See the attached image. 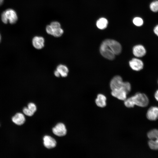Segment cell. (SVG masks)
Returning <instances> with one entry per match:
<instances>
[{"mask_svg": "<svg viewBox=\"0 0 158 158\" xmlns=\"http://www.w3.org/2000/svg\"><path fill=\"white\" fill-rule=\"evenodd\" d=\"M12 120L16 124L18 125L23 124L25 122V117L22 113H16L12 118Z\"/></svg>", "mask_w": 158, "mask_h": 158, "instance_id": "obj_15", "label": "cell"}, {"mask_svg": "<svg viewBox=\"0 0 158 158\" xmlns=\"http://www.w3.org/2000/svg\"><path fill=\"white\" fill-rule=\"evenodd\" d=\"M1 18L4 23L7 24L9 22L11 24H13L17 21L18 17L15 11L10 8L6 9L2 13Z\"/></svg>", "mask_w": 158, "mask_h": 158, "instance_id": "obj_4", "label": "cell"}, {"mask_svg": "<svg viewBox=\"0 0 158 158\" xmlns=\"http://www.w3.org/2000/svg\"><path fill=\"white\" fill-rule=\"evenodd\" d=\"M133 22L135 25L138 26L142 25L143 23L142 19L138 17L135 18L133 20Z\"/></svg>", "mask_w": 158, "mask_h": 158, "instance_id": "obj_20", "label": "cell"}, {"mask_svg": "<svg viewBox=\"0 0 158 158\" xmlns=\"http://www.w3.org/2000/svg\"><path fill=\"white\" fill-rule=\"evenodd\" d=\"M154 33L158 36V25H157L154 27Z\"/></svg>", "mask_w": 158, "mask_h": 158, "instance_id": "obj_23", "label": "cell"}, {"mask_svg": "<svg viewBox=\"0 0 158 158\" xmlns=\"http://www.w3.org/2000/svg\"><path fill=\"white\" fill-rule=\"evenodd\" d=\"M154 97L157 101H158V90L155 92Z\"/></svg>", "mask_w": 158, "mask_h": 158, "instance_id": "obj_25", "label": "cell"}, {"mask_svg": "<svg viewBox=\"0 0 158 158\" xmlns=\"http://www.w3.org/2000/svg\"><path fill=\"white\" fill-rule=\"evenodd\" d=\"M149 139L148 145L151 149L158 150V130L154 129L150 131L147 133Z\"/></svg>", "mask_w": 158, "mask_h": 158, "instance_id": "obj_5", "label": "cell"}, {"mask_svg": "<svg viewBox=\"0 0 158 158\" xmlns=\"http://www.w3.org/2000/svg\"><path fill=\"white\" fill-rule=\"evenodd\" d=\"M110 87L111 90H123L126 91L128 94L131 90L130 83L123 82L122 78L119 75L115 76L112 78L110 82Z\"/></svg>", "mask_w": 158, "mask_h": 158, "instance_id": "obj_2", "label": "cell"}, {"mask_svg": "<svg viewBox=\"0 0 158 158\" xmlns=\"http://www.w3.org/2000/svg\"><path fill=\"white\" fill-rule=\"evenodd\" d=\"M54 75L57 77H59L61 75L59 72L56 70L55 71L54 73Z\"/></svg>", "mask_w": 158, "mask_h": 158, "instance_id": "obj_24", "label": "cell"}, {"mask_svg": "<svg viewBox=\"0 0 158 158\" xmlns=\"http://www.w3.org/2000/svg\"><path fill=\"white\" fill-rule=\"evenodd\" d=\"M46 30L48 34L55 37H60L63 33L61 24L57 21L51 22L50 25H47Z\"/></svg>", "mask_w": 158, "mask_h": 158, "instance_id": "obj_3", "label": "cell"}, {"mask_svg": "<svg viewBox=\"0 0 158 158\" xmlns=\"http://www.w3.org/2000/svg\"><path fill=\"white\" fill-rule=\"evenodd\" d=\"M32 44L36 49H40L44 47V39L42 37L36 36L32 39Z\"/></svg>", "mask_w": 158, "mask_h": 158, "instance_id": "obj_11", "label": "cell"}, {"mask_svg": "<svg viewBox=\"0 0 158 158\" xmlns=\"http://www.w3.org/2000/svg\"><path fill=\"white\" fill-rule=\"evenodd\" d=\"M28 108L34 113L35 112L37 109L35 105L32 103H29L28 105Z\"/></svg>", "mask_w": 158, "mask_h": 158, "instance_id": "obj_22", "label": "cell"}, {"mask_svg": "<svg viewBox=\"0 0 158 158\" xmlns=\"http://www.w3.org/2000/svg\"><path fill=\"white\" fill-rule=\"evenodd\" d=\"M150 8L151 10L153 12L158 11V0L151 3L150 5Z\"/></svg>", "mask_w": 158, "mask_h": 158, "instance_id": "obj_19", "label": "cell"}, {"mask_svg": "<svg viewBox=\"0 0 158 158\" xmlns=\"http://www.w3.org/2000/svg\"><path fill=\"white\" fill-rule=\"evenodd\" d=\"M148 97L145 94L139 92L136 93L124 100L125 105L128 108L133 107L135 105L140 107L147 106L149 103Z\"/></svg>", "mask_w": 158, "mask_h": 158, "instance_id": "obj_1", "label": "cell"}, {"mask_svg": "<svg viewBox=\"0 0 158 158\" xmlns=\"http://www.w3.org/2000/svg\"><path fill=\"white\" fill-rule=\"evenodd\" d=\"M133 55L137 57H141L146 54V50L142 45L138 44L135 46L133 48Z\"/></svg>", "mask_w": 158, "mask_h": 158, "instance_id": "obj_10", "label": "cell"}, {"mask_svg": "<svg viewBox=\"0 0 158 158\" xmlns=\"http://www.w3.org/2000/svg\"><path fill=\"white\" fill-rule=\"evenodd\" d=\"M129 63L130 67L135 71H140L144 67L143 61L137 58H133Z\"/></svg>", "mask_w": 158, "mask_h": 158, "instance_id": "obj_8", "label": "cell"}, {"mask_svg": "<svg viewBox=\"0 0 158 158\" xmlns=\"http://www.w3.org/2000/svg\"><path fill=\"white\" fill-rule=\"evenodd\" d=\"M147 117L149 120L154 121L158 118V107H152L148 110L147 113Z\"/></svg>", "mask_w": 158, "mask_h": 158, "instance_id": "obj_12", "label": "cell"}, {"mask_svg": "<svg viewBox=\"0 0 158 158\" xmlns=\"http://www.w3.org/2000/svg\"><path fill=\"white\" fill-rule=\"evenodd\" d=\"M115 55L119 54L122 50V47L117 41L112 39H107L104 41Z\"/></svg>", "mask_w": 158, "mask_h": 158, "instance_id": "obj_7", "label": "cell"}, {"mask_svg": "<svg viewBox=\"0 0 158 158\" xmlns=\"http://www.w3.org/2000/svg\"><path fill=\"white\" fill-rule=\"evenodd\" d=\"M53 133L59 136H63L66 133L67 130L65 125L63 123L57 124L52 129Z\"/></svg>", "mask_w": 158, "mask_h": 158, "instance_id": "obj_9", "label": "cell"}, {"mask_svg": "<svg viewBox=\"0 0 158 158\" xmlns=\"http://www.w3.org/2000/svg\"><path fill=\"white\" fill-rule=\"evenodd\" d=\"M1 35L0 34V42L1 41Z\"/></svg>", "mask_w": 158, "mask_h": 158, "instance_id": "obj_27", "label": "cell"}, {"mask_svg": "<svg viewBox=\"0 0 158 158\" xmlns=\"http://www.w3.org/2000/svg\"><path fill=\"white\" fill-rule=\"evenodd\" d=\"M101 54L105 58L113 60L116 55L104 41L102 43L99 48Z\"/></svg>", "mask_w": 158, "mask_h": 158, "instance_id": "obj_6", "label": "cell"}, {"mask_svg": "<svg viewBox=\"0 0 158 158\" xmlns=\"http://www.w3.org/2000/svg\"><path fill=\"white\" fill-rule=\"evenodd\" d=\"M106 97L104 95L101 94H99L95 99V103L98 107H104L106 105Z\"/></svg>", "mask_w": 158, "mask_h": 158, "instance_id": "obj_16", "label": "cell"}, {"mask_svg": "<svg viewBox=\"0 0 158 158\" xmlns=\"http://www.w3.org/2000/svg\"><path fill=\"white\" fill-rule=\"evenodd\" d=\"M56 70L59 72L61 77H66L67 76L69 70L66 65L60 64L57 67Z\"/></svg>", "mask_w": 158, "mask_h": 158, "instance_id": "obj_17", "label": "cell"}, {"mask_svg": "<svg viewBox=\"0 0 158 158\" xmlns=\"http://www.w3.org/2000/svg\"><path fill=\"white\" fill-rule=\"evenodd\" d=\"M23 111L25 114L29 116H31L34 114V113L32 111L28 108L26 107H25L23 108Z\"/></svg>", "mask_w": 158, "mask_h": 158, "instance_id": "obj_21", "label": "cell"}, {"mask_svg": "<svg viewBox=\"0 0 158 158\" xmlns=\"http://www.w3.org/2000/svg\"><path fill=\"white\" fill-rule=\"evenodd\" d=\"M3 1L4 0H0V6L2 4Z\"/></svg>", "mask_w": 158, "mask_h": 158, "instance_id": "obj_26", "label": "cell"}, {"mask_svg": "<svg viewBox=\"0 0 158 158\" xmlns=\"http://www.w3.org/2000/svg\"><path fill=\"white\" fill-rule=\"evenodd\" d=\"M127 92L123 90H113L111 92V94L113 97L123 101L125 100L127 98Z\"/></svg>", "mask_w": 158, "mask_h": 158, "instance_id": "obj_14", "label": "cell"}, {"mask_svg": "<svg viewBox=\"0 0 158 158\" xmlns=\"http://www.w3.org/2000/svg\"><path fill=\"white\" fill-rule=\"evenodd\" d=\"M108 21L107 20L104 18H102L99 19L96 23L97 27L100 29H104L106 28L107 26Z\"/></svg>", "mask_w": 158, "mask_h": 158, "instance_id": "obj_18", "label": "cell"}, {"mask_svg": "<svg viewBox=\"0 0 158 158\" xmlns=\"http://www.w3.org/2000/svg\"></svg>", "mask_w": 158, "mask_h": 158, "instance_id": "obj_28", "label": "cell"}, {"mask_svg": "<svg viewBox=\"0 0 158 158\" xmlns=\"http://www.w3.org/2000/svg\"><path fill=\"white\" fill-rule=\"evenodd\" d=\"M43 140L44 146L48 149L54 148L56 145V141L54 138L50 136H45L43 138Z\"/></svg>", "mask_w": 158, "mask_h": 158, "instance_id": "obj_13", "label": "cell"}]
</instances>
